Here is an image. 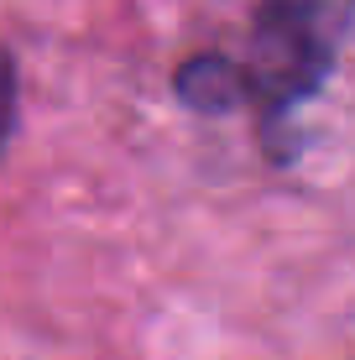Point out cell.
<instances>
[{"instance_id": "7a4b0ae2", "label": "cell", "mask_w": 355, "mask_h": 360, "mask_svg": "<svg viewBox=\"0 0 355 360\" xmlns=\"http://www.w3.org/2000/svg\"><path fill=\"white\" fill-rule=\"evenodd\" d=\"M178 105L199 110V115H230L246 105V84H240V63L230 53H193L183 58L173 73Z\"/></svg>"}, {"instance_id": "3957f363", "label": "cell", "mask_w": 355, "mask_h": 360, "mask_svg": "<svg viewBox=\"0 0 355 360\" xmlns=\"http://www.w3.org/2000/svg\"><path fill=\"white\" fill-rule=\"evenodd\" d=\"M16 105H21V73H16V58L0 47V152L16 131Z\"/></svg>"}, {"instance_id": "6da1fadb", "label": "cell", "mask_w": 355, "mask_h": 360, "mask_svg": "<svg viewBox=\"0 0 355 360\" xmlns=\"http://www.w3.org/2000/svg\"><path fill=\"white\" fill-rule=\"evenodd\" d=\"M355 27V0H262L240 58L246 105L262 120L266 152L303 105L329 84L340 47Z\"/></svg>"}]
</instances>
